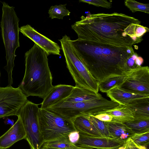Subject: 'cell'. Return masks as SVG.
<instances>
[{"mask_svg":"<svg viewBox=\"0 0 149 149\" xmlns=\"http://www.w3.org/2000/svg\"><path fill=\"white\" fill-rule=\"evenodd\" d=\"M124 4L133 13L140 11L149 13L148 3H143L134 0H126L125 1Z\"/></svg>","mask_w":149,"mask_h":149,"instance_id":"cell-24","label":"cell"},{"mask_svg":"<svg viewBox=\"0 0 149 149\" xmlns=\"http://www.w3.org/2000/svg\"><path fill=\"white\" fill-rule=\"evenodd\" d=\"M74 86L59 84L54 86L43 99L40 108L46 109L65 99L71 93Z\"/></svg>","mask_w":149,"mask_h":149,"instance_id":"cell-13","label":"cell"},{"mask_svg":"<svg viewBox=\"0 0 149 149\" xmlns=\"http://www.w3.org/2000/svg\"><path fill=\"white\" fill-rule=\"evenodd\" d=\"M79 137V133L76 131L70 133L68 135L70 141L75 144L78 141Z\"/></svg>","mask_w":149,"mask_h":149,"instance_id":"cell-29","label":"cell"},{"mask_svg":"<svg viewBox=\"0 0 149 149\" xmlns=\"http://www.w3.org/2000/svg\"><path fill=\"white\" fill-rule=\"evenodd\" d=\"M125 78V75L111 76L99 83V90L102 92L107 93L114 88L120 87Z\"/></svg>","mask_w":149,"mask_h":149,"instance_id":"cell-19","label":"cell"},{"mask_svg":"<svg viewBox=\"0 0 149 149\" xmlns=\"http://www.w3.org/2000/svg\"><path fill=\"white\" fill-rule=\"evenodd\" d=\"M76 146L71 143L68 136L62 139L44 142L41 148H47L56 149H77Z\"/></svg>","mask_w":149,"mask_h":149,"instance_id":"cell-20","label":"cell"},{"mask_svg":"<svg viewBox=\"0 0 149 149\" xmlns=\"http://www.w3.org/2000/svg\"><path fill=\"white\" fill-rule=\"evenodd\" d=\"M93 115L98 119L105 122H110L113 119L111 116L104 113H99Z\"/></svg>","mask_w":149,"mask_h":149,"instance_id":"cell-28","label":"cell"},{"mask_svg":"<svg viewBox=\"0 0 149 149\" xmlns=\"http://www.w3.org/2000/svg\"><path fill=\"white\" fill-rule=\"evenodd\" d=\"M81 20L71 25L75 28L109 37L133 39L139 43L146 33L141 21L122 13H104L82 16Z\"/></svg>","mask_w":149,"mask_h":149,"instance_id":"cell-2","label":"cell"},{"mask_svg":"<svg viewBox=\"0 0 149 149\" xmlns=\"http://www.w3.org/2000/svg\"><path fill=\"white\" fill-rule=\"evenodd\" d=\"M2 15L1 22V35L4 43L7 65L4 68L8 76V86L13 84L12 71L14 66V61L16 56L15 51L19 47V19L15 10V7L2 2Z\"/></svg>","mask_w":149,"mask_h":149,"instance_id":"cell-4","label":"cell"},{"mask_svg":"<svg viewBox=\"0 0 149 149\" xmlns=\"http://www.w3.org/2000/svg\"><path fill=\"white\" fill-rule=\"evenodd\" d=\"M6 122L8 124H11L12 126L14 125V121L13 120L7 118L6 120Z\"/></svg>","mask_w":149,"mask_h":149,"instance_id":"cell-30","label":"cell"},{"mask_svg":"<svg viewBox=\"0 0 149 149\" xmlns=\"http://www.w3.org/2000/svg\"><path fill=\"white\" fill-rule=\"evenodd\" d=\"M70 37L65 35L59 40L65 59L67 67L75 83V87L96 93L99 91V83L94 78L76 53Z\"/></svg>","mask_w":149,"mask_h":149,"instance_id":"cell-5","label":"cell"},{"mask_svg":"<svg viewBox=\"0 0 149 149\" xmlns=\"http://www.w3.org/2000/svg\"><path fill=\"white\" fill-rule=\"evenodd\" d=\"M119 87L127 90L149 95V68L141 66L125 74L124 81Z\"/></svg>","mask_w":149,"mask_h":149,"instance_id":"cell-9","label":"cell"},{"mask_svg":"<svg viewBox=\"0 0 149 149\" xmlns=\"http://www.w3.org/2000/svg\"><path fill=\"white\" fill-rule=\"evenodd\" d=\"M72 47L82 62L99 83L115 75H124L128 60L136 54L133 46L92 33L81 39L71 40Z\"/></svg>","mask_w":149,"mask_h":149,"instance_id":"cell-1","label":"cell"},{"mask_svg":"<svg viewBox=\"0 0 149 149\" xmlns=\"http://www.w3.org/2000/svg\"><path fill=\"white\" fill-rule=\"evenodd\" d=\"M72 121L77 131L79 133L91 136L103 137L85 115L78 116Z\"/></svg>","mask_w":149,"mask_h":149,"instance_id":"cell-16","label":"cell"},{"mask_svg":"<svg viewBox=\"0 0 149 149\" xmlns=\"http://www.w3.org/2000/svg\"><path fill=\"white\" fill-rule=\"evenodd\" d=\"M38 105L27 100L17 115L22 121L26 134L25 139L31 149H40L43 143L38 118Z\"/></svg>","mask_w":149,"mask_h":149,"instance_id":"cell-7","label":"cell"},{"mask_svg":"<svg viewBox=\"0 0 149 149\" xmlns=\"http://www.w3.org/2000/svg\"><path fill=\"white\" fill-rule=\"evenodd\" d=\"M19 31L32 40L47 54L60 55L61 49L57 43L40 33L30 25L27 24L19 28Z\"/></svg>","mask_w":149,"mask_h":149,"instance_id":"cell-11","label":"cell"},{"mask_svg":"<svg viewBox=\"0 0 149 149\" xmlns=\"http://www.w3.org/2000/svg\"><path fill=\"white\" fill-rule=\"evenodd\" d=\"M38 118L43 143L67 137L77 131L71 120L47 109L40 108Z\"/></svg>","mask_w":149,"mask_h":149,"instance_id":"cell-6","label":"cell"},{"mask_svg":"<svg viewBox=\"0 0 149 149\" xmlns=\"http://www.w3.org/2000/svg\"><path fill=\"white\" fill-rule=\"evenodd\" d=\"M77 149H95L90 148H86L79 147V148Z\"/></svg>","mask_w":149,"mask_h":149,"instance_id":"cell-31","label":"cell"},{"mask_svg":"<svg viewBox=\"0 0 149 149\" xmlns=\"http://www.w3.org/2000/svg\"><path fill=\"white\" fill-rule=\"evenodd\" d=\"M125 106L130 111L134 119L149 120V98L137 100Z\"/></svg>","mask_w":149,"mask_h":149,"instance_id":"cell-15","label":"cell"},{"mask_svg":"<svg viewBox=\"0 0 149 149\" xmlns=\"http://www.w3.org/2000/svg\"><path fill=\"white\" fill-rule=\"evenodd\" d=\"M106 93L111 100L123 105L137 100L149 98V95L130 91L119 87L114 88Z\"/></svg>","mask_w":149,"mask_h":149,"instance_id":"cell-14","label":"cell"},{"mask_svg":"<svg viewBox=\"0 0 149 149\" xmlns=\"http://www.w3.org/2000/svg\"><path fill=\"white\" fill-rule=\"evenodd\" d=\"M47 53L36 44L25 54V70L19 86L27 97L43 99L53 87Z\"/></svg>","mask_w":149,"mask_h":149,"instance_id":"cell-3","label":"cell"},{"mask_svg":"<svg viewBox=\"0 0 149 149\" xmlns=\"http://www.w3.org/2000/svg\"><path fill=\"white\" fill-rule=\"evenodd\" d=\"M67 4L52 6L49 9L48 13L51 19H63L64 16L69 15L70 12L65 8Z\"/></svg>","mask_w":149,"mask_h":149,"instance_id":"cell-23","label":"cell"},{"mask_svg":"<svg viewBox=\"0 0 149 149\" xmlns=\"http://www.w3.org/2000/svg\"><path fill=\"white\" fill-rule=\"evenodd\" d=\"M79 134V139L74 145L80 147L97 149H117L122 146L125 141L112 138L91 136L80 133Z\"/></svg>","mask_w":149,"mask_h":149,"instance_id":"cell-10","label":"cell"},{"mask_svg":"<svg viewBox=\"0 0 149 149\" xmlns=\"http://www.w3.org/2000/svg\"><path fill=\"white\" fill-rule=\"evenodd\" d=\"M1 74H0V77Z\"/></svg>","mask_w":149,"mask_h":149,"instance_id":"cell-33","label":"cell"},{"mask_svg":"<svg viewBox=\"0 0 149 149\" xmlns=\"http://www.w3.org/2000/svg\"><path fill=\"white\" fill-rule=\"evenodd\" d=\"M26 134L20 118L4 134L0 136V148L6 149L15 143L25 139Z\"/></svg>","mask_w":149,"mask_h":149,"instance_id":"cell-12","label":"cell"},{"mask_svg":"<svg viewBox=\"0 0 149 149\" xmlns=\"http://www.w3.org/2000/svg\"><path fill=\"white\" fill-rule=\"evenodd\" d=\"M104 113L111 116L113 119L111 122L124 123L134 119L130 111L125 105L120 104L112 109L97 113Z\"/></svg>","mask_w":149,"mask_h":149,"instance_id":"cell-18","label":"cell"},{"mask_svg":"<svg viewBox=\"0 0 149 149\" xmlns=\"http://www.w3.org/2000/svg\"><path fill=\"white\" fill-rule=\"evenodd\" d=\"M40 149H56L50 148H41Z\"/></svg>","mask_w":149,"mask_h":149,"instance_id":"cell-32","label":"cell"},{"mask_svg":"<svg viewBox=\"0 0 149 149\" xmlns=\"http://www.w3.org/2000/svg\"><path fill=\"white\" fill-rule=\"evenodd\" d=\"M84 115L86 116L103 137L111 138L108 128L107 122L101 121L93 115Z\"/></svg>","mask_w":149,"mask_h":149,"instance_id":"cell-22","label":"cell"},{"mask_svg":"<svg viewBox=\"0 0 149 149\" xmlns=\"http://www.w3.org/2000/svg\"><path fill=\"white\" fill-rule=\"evenodd\" d=\"M107 125L111 138L125 141L134 134L124 123L107 122Z\"/></svg>","mask_w":149,"mask_h":149,"instance_id":"cell-17","label":"cell"},{"mask_svg":"<svg viewBox=\"0 0 149 149\" xmlns=\"http://www.w3.org/2000/svg\"></svg>","mask_w":149,"mask_h":149,"instance_id":"cell-35","label":"cell"},{"mask_svg":"<svg viewBox=\"0 0 149 149\" xmlns=\"http://www.w3.org/2000/svg\"><path fill=\"white\" fill-rule=\"evenodd\" d=\"M80 2L87 3L97 7H102L107 9L112 7V1H108L105 0H79Z\"/></svg>","mask_w":149,"mask_h":149,"instance_id":"cell-26","label":"cell"},{"mask_svg":"<svg viewBox=\"0 0 149 149\" xmlns=\"http://www.w3.org/2000/svg\"><path fill=\"white\" fill-rule=\"evenodd\" d=\"M118 149V148H117Z\"/></svg>","mask_w":149,"mask_h":149,"instance_id":"cell-34","label":"cell"},{"mask_svg":"<svg viewBox=\"0 0 149 149\" xmlns=\"http://www.w3.org/2000/svg\"><path fill=\"white\" fill-rule=\"evenodd\" d=\"M130 137L139 145L145 147L149 146V131L142 133L134 134Z\"/></svg>","mask_w":149,"mask_h":149,"instance_id":"cell-25","label":"cell"},{"mask_svg":"<svg viewBox=\"0 0 149 149\" xmlns=\"http://www.w3.org/2000/svg\"><path fill=\"white\" fill-rule=\"evenodd\" d=\"M27 97L19 86L0 87V118L17 116L28 100Z\"/></svg>","mask_w":149,"mask_h":149,"instance_id":"cell-8","label":"cell"},{"mask_svg":"<svg viewBox=\"0 0 149 149\" xmlns=\"http://www.w3.org/2000/svg\"><path fill=\"white\" fill-rule=\"evenodd\" d=\"M124 123L132 129L134 134L149 131V120L134 119Z\"/></svg>","mask_w":149,"mask_h":149,"instance_id":"cell-21","label":"cell"},{"mask_svg":"<svg viewBox=\"0 0 149 149\" xmlns=\"http://www.w3.org/2000/svg\"><path fill=\"white\" fill-rule=\"evenodd\" d=\"M117 149H148L146 147L136 144L130 137L125 141L123 145Z\"/></svg>","mask_w":149,"mask_h":149,"instance_id":"cell-27","label":"cell"}]
</instances>
